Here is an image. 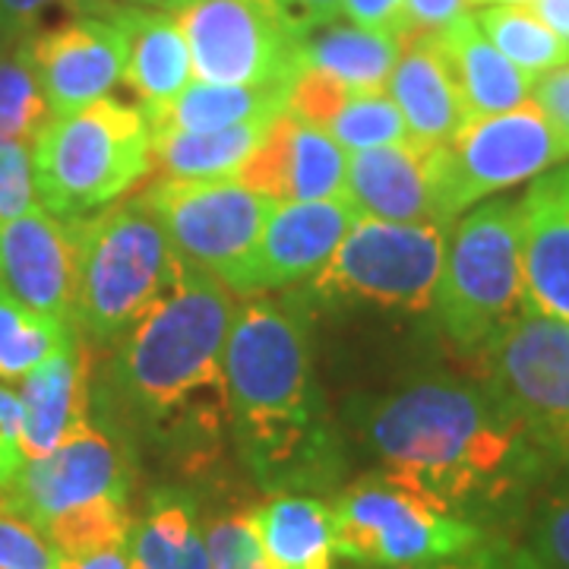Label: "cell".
I'll return each instance as SVG.
<instances>
[{"mask_svg":"<svg viewBox=\"0 0 569 569\" xmlns=\"http://www.w3.org/2000/svg\"><path fill=\"white\" fill-rule=\"evenodd\" d=\"M387 89L418 152L443 146L468 123L462 96L433 39H402V54L389 73Z\"/></svg>","mask_w":569,"mask_h":569,"instance_id":"obj_19","label":"cell"},{"mask_svg":"<svg viewBox=\"0 0 569 569\" xmlns=\"http://www.w3.org/2000/svg\"><path fill=\"white\" fill-rule=\"evenodd\" d=\"M250 526L272 569H332V512L310 493H272L250 509Z\"/></svg>","mask_w":569,"mask_h":569,"instance_id":"obj_24","label":"cell"},{"mask_svg":"<svg viewBox=\"0 0 569 569\" xmlns=\"http://www.w3.org/2000/svg\"><path fill=\"white\" fill-rule=\"evenodd\" d=\"M48 118L51 114L26 48L17 44L0 51V137L32 142Z\"/></svg>","mask_w":569,"mask_h":569,"instance_id":"obj_32","label":"cell"},{"mask_svg":"<svg viewBox=\"0 0 569 569\" xmlns=\"http://www.w3.org/2000/svg\"><path fill=\"white\" fill-rule=\"evenodd\" d=\"M22 466V399L20 392L0 383V490L20 475Z\"/></svg>","mask_w":569,"mask_h":569,"instance_id":"obj_42","label":"cell"},{"mask_svg":"<svg viewBox=\"0 0 569 569\" xmlns=\"http://www.w3.org/2000/svg\"><path fill=\"white\" fill-rule=\"evenodd\" d=\"M402 10L406 0H342V13L348 22L389 36H402Z\"/></svg>","mask_w":569,"mask_h":569,"instance_id":"obj_45","label":"cell"},{"mask_svg":"<svg viewBox=\"0 0 569 569\" xmlns=\"http://www.w3.org/2000/svg\"><path fill=\"white\" fill-rule=\"evenodd\" d=\"M326 133L346 152H365V149H383V146H411L406 118L387 92L351 96L346 108L326 127Z\"/></svg>","mask_w":569,"mask_h":569,"instance_id":"obj_33","label":"cell"},{"mask_svg":"<svg viewBox=\"0 0 569 569\" xmlns=\"http://www.w3.org/2000/svg\"><path fill=\"white\" fill-rule=\"evenodd\" d=\"M111 20L121 22L123 36H127L123 82L142 102L140 108L171 102L178 92L187 89V82L193 77V61H190V48L183 39L178 13L123 7Z\"/></svg>","mask_w":569,"mask_h":569,"instance_id":"obj_22","label":"cell"},{"mask_svg":"<svg viewBox=\"0 0 569 569\" xmlns=\"http://www.w3.org/2000/svg\"><path fill=\"white\" fill-rule=\"evenodd\" d=\"M447 224L358 219L307 284L326 305H373L421 313L433 307L447 257Z\"/></svg>","mask_w":569,"mask_h":569,"instance_id":"obj_9","label":"cell"},{"mask_svg":"<svg viewBox=\"0 0 569 569\" xmlns=\"http://www.w3.org/2000/svg\"><path fill=\"white\" fill-rule=\"evenodd\" d=\"M61 569H130V548L114 545V548L96 550L86 557H73V560H63Z\"/></svg>","mask_w":569,"mask_h":569,"instance_id":"obj_47","label":"cell"},{"mask_svg":"<svg viewBox=\"0 0 569 569\" xmlns=\"http://www.w3.org/2000/svg\"><path fill=\"white\" fill-rule=\"evenodd\" d=\"M36 70L51 118L73 114L99 102L123 80L127 36L118 20L77 17L48 32H32L22 41Z\"/></svg>","mask_w":569,"mask_h":569,"instance_id":"obj_14","label":"cell"},{"mask_svg":"<svg viewBox=\"0 0 569 569\" xmlns=\"http://www.w3.org/2000/svg\"><path fill=\"white\" fill-rule=\"evenodd\" d=\"M288 82L263 86H222V82H190L171 102L142 108L149 137L164 133H206L253 118H279L288 108Z\"/></svg>","mask_w":569,"mask_h":569,"instance_id":"obj_23","label":"cell"},{"mask_svg":"<svg viewBox=\"0 0 569 569\" xmlns=\"http://www.w3.org/2000/svg\"><path fill=\"white\" fill-rule=\"evenodd\" d=\"M475 0H406L399 39H437L447 26L466 17Z\"/></svg>","mask_w":569,"mask_h":569,"instance_id":"obj_41","label":"cell"},{"mask_svg":"<svg viewBox=\"0 0 569 569\" xmlns=\"http://www.w3.org/2000/svg\"><path fill=\"white\" fill-rule=\"evenodd\" d=\"M346 197L365 219L437 222L425 174V152L415 146L348 152Z\"/></svg>","mask_w":569,"mask_h":569,"instance_id":"obj_21","label":"cell"},{"mask_svg":"<svg viewBox=\"0 0 569 569\" xmlns=\"http://www.w3.org/2000/svg\"><path fill=\"white\" fill-rule=\"evenodd\" d=\"M123 7H130V3L127 0H77L73 13L77 17H104V20H111L114 13H121Z\"/></svg>","mask_w":569,"mask_h":569,"instance_id":"obj_49","label":"cell"},{"mask_svg":"<svg viewBox=\"0 0 569 569\" xmlns=\"http://www.w3.org/2000/svg\"><path fill=\"white\" fill-rule=\"evenodd\" d=\"M48 7H67L73 13L77 0H0V51L29 39Z\"/></svg>","mask_w":569,"mask_h":569,"instance_id":"obj_43","label":"cell"},{"mask_svg":"<svg viewBox=\"0 0 569 569\" xmlns=\"http://www.w3.org/2000/svg\"><path fill=\"white\" fill-rule=\"evenodd\" d=\"M526 305L569 323V164L550 168L519 200Z\"/></svg>","mask_w":569,"mask_h":569,"instance_id":"obj_17","label":"cell"},{"mask_svg":"<svg viewBox=\"0 0 569 569\" xmlns=\"http://www.w3.org/2000/svg\"><path fill=\"white\" fill-rule=\"evenodd\" d=\"M77 339V326L44 317L0 288V380H22L32 367Z\"/></svg>","mask_w":569,"mask_h":569,"instance_id":"obj_29","label":"cell"},{"mask_svg":"<svg viewBox=\"0 0 569 569\" xmlns=\"http://www.w3.org/2000/svg\"><path fill=\"white\" fill-rule=\"evenodd\" d=\"M203 535L212 569H272L250 526V512L216 516L203 526Z\"/></svg>","mask_w":569,"mask_h":569,"instance_id":"obj_37","label":"cell"},{"mask_svg":"<svg viewBox=\"0 0 569 569\" xmlns=\"http://www.w3.org/2000/svg\"><path fill=\"white\" fill-rule=\"evenodd\" d=\"M531 553L548 569H569V485L550 493L531 526Z\"/></svg>","mask_w":569,"mask_h":569,"instance_id":"obj_38","label":"cell"},{"mask_svg":"<svg viewBox=\"0 0 569 569\" xmlns=\"http://www.w3.org/2000/svg\"><path fill=\"white\" fill-rule=\"evenodd\" d=\"M298 118L282 111L269 123L260 146L247 156V162L231 174V181L244 183L257 193H266L272 200L284 203V183H288V162H291V140H295Z\"/></svg>","mask_w":569,"mask_h":569,"instance_id":"obj_34","label":"cell"},{"mask_svg":"<svg viewBox=\"0 0 569 569\" xmlns=\"http://www.w3.org/2000/svg\"><path fill=\"white\" fill-rule=\"evenodd\" d=\"M224 389L238 449L269 493H307L336 481L342 452L313 383L305 298L253 295L234 313Z\"/></svg>","mask_w":569,"mask_h":569,"instance_id":"obj_2","label":"cell"},{"mask_svg":"<svg viewBox=\"0 0 569 569\" xmlns=\"http://www.w3.org/2000/svg\"><path fill=\"white\" fill-rule=\"evenodd\" d=\"M329 512L336 553L373 569L449 560L490 535L421 481L387 466L346 485L332 497Z\"/></svg>","mask_w":569,"mask_h":569,"instance_id":"obj_6","label":"cell"},{"mask_svg":"<svg viewBox=\"0 0 569 569\" xmlns=\"http://www.w3.org/2000/svg\"><path fill=\"white\" fill-rule=\"evenodd\" d=\"M481 32L493 41V48L512 61L531 80L569 63V44L557 32H550L526 7L512 3H488L475 17Z\"/></svg>","mask_w":569,"mask_h":569,"instance_id":"obj_28","label":"cell"},{"mask_svg":"<svg viewBox=\"0 0 569 569\" xmlns=\"http://www.w3.org/2000/svg\"><path fill=\"white\" fill-rule=\"evenodd\" d=\"M0 288L44 317L77 326V219L39 206L0 219Z\"/></svg>","mask_w":569,"mask_h":569,"instance_id":"obj_16","label":"cell"},{"mask_svg":"<svg viewBox=\"0 0 569 569\" xmlns=\"http://www.w3.org/2000/svg\"><path fill=\"white\" fill-rule=\"evenodd\" d=\"M433 41L449 63L468 121L503 114L531 99L535 80L493 48L475 17H459Z\"/></svg>","mask_w":569,"mask_h":569,"instance_id":"obj_20","label":"cell"},{"mask_svg":"<svg viewBox=\"0 0 569 569\" xmlns=\"http://www.w3.org/2000/svg\"><path fill=\"white\" fill-rule=\"evenodd\" d=\"M41 531L61 550L63 560H73V557H86V553L114 548V545H127L133 531V516H130L127 500L104 497V500H92L86 507L63 512Z\"/></svg>","mask_w":569,"mask_h":569,"instance_id":"obj_31","label":"cell"},{"mask_svg":"<svg viewBox=\"0 0 569 569\" xmlns=\"http://www.w3.org/2000/svg\"><path fill=\"white\" fill-rule=\"evenodd\" d=\"M433 307L449 339L466 351H485L529 310L519 203L493 200L452 224Z\"/></svg>","mask_w":569,"mask_h":569,"instance_id":"obj_7","label":"cell"},{"mask_svg":"<svg viewBox=\"0 0 569 569\" xmlns=\"http://www.w3.org/2000/svg\"><path fill=\"white\" fill-rule=\"evenodd\" d=\"M130 7H152V10H168V13H178L183 3L190 0H127Z\"/></svg>","mask_w":569,"mask_h":569,"instance_id":"obj_50","label":"cell"},{"mask_svg":"<svg viewBox=\"0 0 569 569\" xmlns=\"http://www.w3.org/2000/svg\"><path fill=\"white\" fill-rule=\"evenodd\" d=\"M526 10H531L550 32H557L569 44V0H531Z\"/></svg>","mask_w":569,"mask_h":569,"instance_id":"obj_48","label":"cell"},{"mask_svg":"<svg viewBox=\"0 0 569 569\" xmlns=\"http://www.w3.org/2000/svg\"><path fill=\"white\" fill-rule=\"evenodd\" d=\"M63 553L20 509L0 497V569H61Z\"/></svg>","mask_w":569,"mask_h":569,"instance_id":"obj_35","label":"cell"},{"mask_svg":"<svg viewBox=\"0 0 569 569\" xmlns=\"http://www.w3.org/2000/svg\"><path fill=\"white\" fill-rule=\"evenodd\" d=\"M301 36L313 26L332 22L342 13V0H272Z\"/></svg>","mask_w":569,"mask_h":569,"instance_id":"obj_46","label":"cell"},{"mask_svg":"<svg viewBox=\"0 0 569 569\" xmlns=\"http://www.w3.org/2000/svg\"><path fill=\"white\" fill-rule=\"evenodd\" d=\"M361 219V212L348 197L313 200V203H279L266 222L257 247L224 284L234 295H263L284 284H295L320 272L332 250L346 241V234Z\"/></svg>","mask_w":569,"mask_h":569,"instance_id":"obj_15","label":"cell"},{"mask_svg":"<svg viewBox=\"0 0 569 569\" xmlns=\"http://www.w3.org/2000/svg\"><path fill=\"white\" fill-rule=\"evenodd\" d=\"M183 266L228 279L257 247L279 200L231 178H159L140 193Z\"/></svg>","mask_w":569,"mask_h":569,"instance_id":"obj_11","label":"cell"},{"mask_svg":"<svg viewBox=\"0 0 569 569\" xmlns=\"http://www.w3.org/2000/svg\"><path fill=\"white\" fill-rule=\"evenodd\" d=\"M29 156L41 206L80 219L121 200L152 171V137L142 108L104 96L73 114L48 118Z\"/></svg>","mask_w":569,"mask_h":569,"instance_id":"obj_5","label":"cell"},{"mask_svg":"<svg viewBox=\"0 0 569 569\" xmlns=\"http://www.w3.org/2000/svg\"><path fill=\"white\" fill-rule=\"evenodd\" d=\"M402 54V39L355 22H323L301 36V67L336 73L355 96L383 92Z\"/></svg>","mask_w":569,"mask_h":569,"instance_id":"obj_25","label":"cell"},{"mask_svg":"<svg viewBox=\"0 0 569 569\" xmlns=\"http://www.w3.org/2000/svg\"><path fill=\"white\" fill-rule=\"evenodd\" d=\"M36 206L29 142L0 137V219H17Z\"/></svg>","mask_w":569,"mask_h":569,"instance_id":"obj_39","label":"cell"},{"mask_svg":"<svg viewBox=\"0 0 569 569\" xmlns=\"http://www.w3.org/2000/svg\"><path fill=\"white\" fill-rule=\"evenodd\" d=\"M183 263L140 193L77 219V329L92 346L130 336L181 282Z\"/></svg>","mask_w":569,"mask_h":569,"instance_id":"obj_4","label":"cell"},{"mask_svg":"<svg viewBox=\"0 0 569 569\" xmlns=\"http://www.w3.org/2000/svg\"><path fill=\"white\" fill-rule=\"evenodd\" d=\"M130 569H212L193 500L181 490H156L130 531Z\"/></svg>","mask_w":569,"mask_h":569,"instance_id":"obj_26","label":"cell"},{"mask_svg":"<svg viewBox=\"0 0 569 569\" xmlns=\"http://www.w3.org/2000/svg\"><path fill=\"white\" fill-rule=\"evenodd\" d=\"M567 159V140L531 99L503 114L468 121L452 140L425 152L433 219L449 228L478 200L535 181Z\"/></svg>","mask_w":569,"mask_h":569,"instance_id":"obj_8","label":"cell"},{"mask_svg":"<svg viewBox=\"0 0 569 569\" xmlns=\"http://www.w3.org/2000/svg\"><path fill=\"white\" fill-rule=\"evenodd\" d=\"M348 152L320 127L298 121L291 140V162L284 203H313L346 197Z\"/></svg>","mask_w":569,"mask_h":569,"instance_id":"obj_30","label":"cell"},{"mask_svg":"<svg viewBox=\"0 0 569 569\" xmlns=\"http://www.w3.org/2000/svg\"><path fill=\"white\" fill-rule=\"evenodd\" d=\"M127 493L130 459L121 443L92 421L67 437L58 449L39 459H26L20 475L0 490V497L39 529L70 509L104 497L127 500Z\"/></svg>","mask_w":569,"mask_h":569,"instance_id":"obj_13","label":"cell"},{"mask_svg":"<svg viewBox=\"0 0 569 569\" xmlns=\"http://www.w3.org/2000/svg\"><path fill=\"white\" fill-rule=\"evenodd\" d=\"M272 121L276 118H253L206 133L152 137V168H159L162 178H231L260 146Z\"/></svg>","mask_w":569,"mask_h":569,"instance_id":"obj_27","label":"cell"},{"mask_svg":"<svg viewBox=\"0 0 569 569\" xmlns=\"http://www.w3.org/2000/svg\"><path fill=\"white\" fill-rule=\"evenodd\" d=\"M355 92L336 73L320 70V67H301L298 77L291 80L288 89V114H295L298 121L310 123L326 130L332 118L342 111Z\"/></svg>","mask_w":569,"mask_h":569,"instance_id":"obj_36","label":"cell"},{"mask_svg":"<svg viewBox=\"0 0 569 569\" xmlns=\"http://www.w3.org/2000/svg\"><path fill=\"white\" fill-rule=\"evenodd\" d=\"M178 22L203 82L291 86L301 70V32L272 0H190Z\"/></svg>","mask_w":569,"mask_h":569,"instance_id":"obj_12","label":"cell"},{"mask_svg":"<svg viewBox=\"0 0 569 569\" xmlns=\"http://www.w3.org/2000/svg\"><path fill=\"white\" fill-rule=\"evenodd\" d=\"M478 7H488V3H512V7H526L531 0H475Z\"/></svg>","mask_w":569,"mask_h":569,"instance_id":"obj_51","label":"cell"},{"mask_svg":"<svg viewBox=\"0 0 569 569\" xmlns=\"http://www.w3.org/2000/svg\"><path fill=\"white\" fill-rule=\"evenodd\" d=\"M481 367L541 456L569 466V323L526 310L481 351Z\"/></svg>","mask_w":569,"mask_h":569,"instance_id":"obj_10","label":"cell"},{"mask_svg":"<svg viewBox=\"0 0 569 569\" xmlns=\"http://www.w3.org/2000/svg\"><path fill=\"white\" fill-rule=\"evenodd\" d=\"M234 291L212 272L183 266L174 291L123 339L114 377L123 399L152 425L219 433L228 415L224 346Z\"/></svg>","mask_w":569,"mask_h":569,"instance_id":"obj_3","label":"cell"},{"mask_svg":"<svg viewBox=\"0 0 569 569\" xmlns=\"http://www.w3.org/2000/svg\"><path fill=\"white\" fill-rule=\"evenodd\" d=\"M22 452L39 459L89 425V351L77 339L22 377Z\"/></svg>","mask_w":569,"mask_h":569,"instance_id":"obj_18","label":"cell"},{"mask_svg":"<svg viewBox=\"0 0 569 569\" xmlns=\"http://www.w3.org/2000/svg\"><path fill=\"white\" fill-rule=\"evenodd\" d=\"M531 102L538 104L548 121L557 127V133L569 146V63L550 70L545 77H538L531 86Z\"/></svg>","mask_w":569,"mask_h":569,"instance_id":"obj_44","label":"cell"},{"mask_svg":"<svg viewBox=\"0 0 569 569\" xmlns=\"http://www.w3.org/2000/svg\"><path fill=\"white\" fill-rule=\"evenodd\" d=\"M365 440L383 466L411 475L478 526L519 507L545 468L541 449L503 399L440 377L370 408Z\"/></svg>","mask_w":569,"mask_h":569,"instance_id":"obj_1","label":"cell"},{"mask_svg":"<svg viewBox=\"0 0 569 569\" xmlns=\"http://www.w3.org/2000/svg\"><path fill=\"white\" fill-rule=\"evenodd\" d=\"M373 569V567H367ZM392 569H548L531 550L516 548L507 538L488 535L478 548L466 550L459 557L425 563V567H392Z\"/></svg>","mask_w":569,"mask_h":569,"instance_id":"obj_40","label":"cell"}]
</instances>
